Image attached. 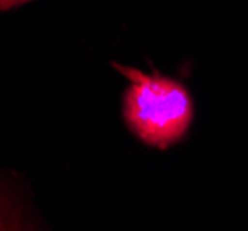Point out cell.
<instances>
[{"label": "cell", "mask_w": 248, "mask_h": 231, "mask_svg": "<svg viewBox=\"0 0 248 231\" xmlns=\"http://www.w3.org/2000/svg\"><path fill=\"white\" fill-rule=\"evenodd\" d=\"M113 67L130 82L123 96L126 128L150 148L167 150L180 143L195 115L193 98L186 85L157 71L143 72L121 63Z\"/></svg>", "instance_id": "obj_1"}, {"label": "cell", "mask_w": 248, "mask_h": 231, "mask_svg": "<svg viewBox=\"0 0 248 231\" xmlns=\"http://www.w3.org/2000/svg\"><path fill=\"white\" fill-rule=\"evenodd\" d=\"M28 2H33V0H0V13L15 10V8L24 6V4H28Z\"/></svg>", "instance_id": "obj_2"}]
</instances>
